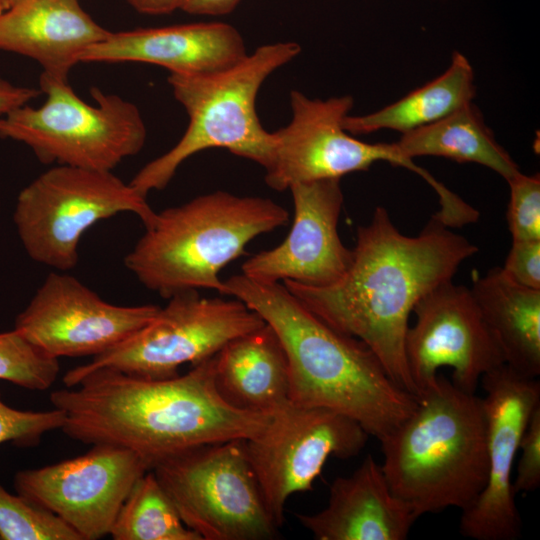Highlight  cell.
Here are the masks:
<instances>
[{
  "label": "cell",
  "instance_id": "obj_15",
  "mask_svg": "<svg viewBox=\"0 0 540 540\" xmlns=\"http://www.w3.org/2000/svg\"><path fill=\"white\" fill-rule=\"evenodd\" d=\"M486 420L487 481L477 500L462 511L459 529L475 540H515L521 518L515 502L512 472L522 434L540 406V382L506 364L480 381Z\"/></svg>",
  "mask_w": 540,
  "mask_h": 540
},
{
  "label": "cell",
  "instance_id": "obj_34",
  "mask_svg": "<svg viewBox=\"0 0 540 540\" xmlns=\"http://www.w3.org/2000/svg\"><path fill=\"white\" fill-rule=\"evenodd\" d=\"M187 0H127L139 13L149 15L168 14L182 9Z\"/></svg>",
  "mask_w": 540,
  "mask_h": 540
},
{
  "label": "cell",
  "instance_id": "obj_33",
  "mask_svg": "<svg viewBox=\"0 0 540 540\" xmlns=\"http://www.w3.org/2000/svg\"><path fill=\"white\" fill-rule=\"evenodd\" d=\"M241 0H187L182 11L193 15L221 16L231 13Z\"/></svg>",
  "mask_w": 540,
  "mask_h": 540
},
{
  "label": "cell",
  "instance_id": "obj_1",
  "mask_svg": "<svg viewBox=\"0 0 540 540\" xmlns=\"http://www.w3.org/2000/svg\"><path fill=\"white\" fill-rule=\"evenodd\" d=\"M215 355L166 379L77 366L64 374L67 388L51 392L50 402L64 411L61 430L73 440L129 449L152 468L187 448L252 438L267 425L271 411L242 410L219 394Z\"/></svg>",
  "mask_w": 540,
  "mask_h": 540
},
{
  "label": "cell",
  "instance_id": "obj_8",
  "mask_svg": "<svg viewBox=\"0 0 540 540\" xmlns=\"http://www.w3.org/2000/svg\"><path fill=\"white\" fill-rule=\"evenodd\" d=\"M246 439L187 448L151 468L201 540H269L280 528L250 465Z\"/></svg>",
  "mask_w": 540,
  "mask_h": 540
},
{
  "label": "cell",
  "instance_id": "obj_4",
  "mask_svg": "<svg viewBox=\"0 0 540 540\" xmlns=\"http://www.w3.org/2000/svg\"><path fill=\"white\" fill-rule=\"evenodd\" d=\"M381 464L399 499L418 516L468 509L487 481L482 400L438 374L414 410L380 440Z\"/></svg>",
  "mask_w": 540,
  "mask_h": 540
},
{
  "label": "cell",
  "instance_id": "obj_5",
  "mask_svg": "<svg viewBox=\"0 0 540 540\" xmlns=\"http://www.w3.org/2000/svg\"><path fill=\"white\" fill-rule=\"evenodd\" d=\"M288 221V211L269 198L217 190L156 212L124 265L166 299L200 289L224 295L220 271Z\"/></svg>",
  "mask_w": 540,
  "mask_h": 540
},
{
  "label": "cell",
  "instance_id": "obj_27",
  "mask_svg": "<svg viewBox=\"0 0 540 540\" xmlns=\"http://www.w3.org/2000/svg\"><path fill=\"white\" fill-rule=\"evenodd\" d=\"M60 370L54 358L19 330L0 333V379L34 391L49 389Z\"/></svg>",
  "mask_w": 540,
  "mask_h": 540
},
{
  "label": "cell",
  "instance_id": "obj_30",
  "mask_svg": "<svg viewBox=\"0 0 540 540\" xmlns=\"http://www.w3.org/2000/svg\"><path fill=\"white\" fill-rule=\"evenodd\" d=\"M513 491L532 492L540 485V406L532 413L522 434Z\"/></svg>",
  "mask_w": 540,
  "mask_h": 540
},
{
  "label": "cell",
  "instance_id": "obj_25",
  "mask_svg": "<svg viewBox=\"0 0 540 540\" xmlns=\"http://www.w3.org/2000/svg\"><path fill=\"white\" fill-rule=\"evenodd\" d=\"M109 536L114 540H201L184 524L152 470L131 488Z\"/></svg>",
  "mask_w": 540,
  "mask_h": 540
},
{
  "label": "cell",
  "instance_id": "obj_23",
  "mask_svg": "<svg viewBox=\"0 0 540 540\" xmlns=\"http://www.w3.org/2000/svg\"><path fill=\"white\" fill-rule=\"evenodd\" d=\"M405 158L434 156L459 163L485 166L506 181L520 171L518 164L501 146L473 102L429 125L401 134L394 142Z\"/></svg>",
  "mask_w": 540,
  "mask_h": 540
},
{
  "label": "cell",
  "instance_id": "obj_29",
  "mask_svg": "<svg viewBox=\"0 0 540 540\" xmlns=\"http://www.w3.org/2000/svg\"><path fill=\"white\" fill-rule=\"evenodd\" d=\"M64 422L65 413L61 409L18 410L5 404L0 393V444L12 442L19 447L36 446L44 434L61 429Z\"/></svg>",
  "mask_w": 540,
  "mask_h": 540
},
{
  "label": "cell",
  "instance_id": "obj_21",
  "mask_svg": "<svg viewBox=\"0 0 540 540\" xmlns=\"http://www.w3.org/2000/svg\"><path fill=\"white\" fill-rule=\"evenodd\" d=\"M215 384L230 405L269 412L289 399L288 361L267 324L228 342L215 355Z\"/></svg>",
  "mask_w": 540,
  "mask_h": 540
},
{
  "label": "cell",
  "instance_id": "obj_36",
  "mask_svg": "<svg viewBox=\"0 0 540 540\" xmlns=\"http://www.w3.org/2000/svg\"><path fill=\"white\" fill-rule=\"evenodd\" d=\"M6 10V5L4 0H0V13L4 12Z\"/></svg>",
  "mask_w": 540,
  "mask_h": 540
},
{
  "label": "cell",
  "instance_id": "obj_16",
  "mask_svg": "<svg viewBox=\"0 0 540 540\" xmlns=\"http://www.w3.org/2000/svg\"><path fill=\"white\" fill-rule=\"evenodd\" d=\"M159 309L109 303L77 278L53 271L17 316L14 328L54 358L94 357L132 336Z\"/></svg>",
  "mask_w": 540,
  "mask_h": 540
},
{
  "label": "cell",
  "instance_id": "obj_11",
  "mask_svg": "<svg viewBox=\"0 0 540 540\" xmlns=\"http://www.w3.org/2000/svg\"><path fill=\"white\" fill-rule=\"evenodd\" d=\"M367 438L357 421L332 409L290 398L272 409L265 428L246 439L245 448L276 524L284 522L289 497L311 490L330 457L356 456Z\"/></svg>",
  "mask_w": 540,
  "mask_h": 540
},
{
  "label": "cell",
  "instance_id": "obj_19",
  "mask_svg": "<svg viewBox=\"0 0 540 540\" xmlns=\"http://www.w3.org/2000/svg\"><path fill=\"white\" fill-rule=\"evenodd\" d=\"M296 517L317 540H404L419 518L394 495L372 455L332 482L324 509Z\"/></svg>",
  "mask_w": 540,
  "mask_h": 540
},
{
  "label": "cell",
  "instance_id": "obj_32",
  "mask_svg": "<svg viewBox=\"0 0 540 540\" xmlns=\"http://www.w3.org/2000/svg\"><path fill=\"white\" fill-rule=\"evenodd\" d=\"M40 89L15 85L0 77V115L27 105L41 94Z\"/></svg>",
  "mask_w": 540,
  "mask_h": 540
},
{
  "label": "cell",
  "instance_id": "obj_10",
  "mask_svg": "<svg viewBox=\"0 0 540 540\" xmlns=\"http://www.w3.org/2000/svg\"><path fill=\"white\" fill-rule=\"evenodd\" d=\"M168 300L144 327L80 366L109 367L146 379L171 378L179 375L180 366L213 357L231 340L266 323L234 297L206 298L186 291Z\"/></svg>",
  "mask_w": 540,
  "mask_h": 540
},
{
  "label": "cell",
  "instance_id": "obj_20",
  "mask_svg": "<svg viewBox=\"0 0 540 540\" xmlns=\"http://www.w3.org/2000/svg\"><path fill=\"white\" fill-rule=\"evenodd\" d=\"M110 33L79 0H23L0 13V50L28 57L60 79H68L80 55Z\"/></svg>",
  "mask_w": 540,
  "mask_h": 540
},
{
  "label": "cell",
  "instance_id": "obj_31",
  "mask_svg": "<svg viewBox=\"0 0 540 540\" xmlns=\"http://www.w3.org/2000/svg\"><path fill=\"white\" fill-rule=\"evenodd\" d=\"M503 274L511 281L540 290V239L512 240Z\"/></svg>",
  "mask_w": 540,
  "mask_h": 540
},
{
  "label": "cell",
  "instance_id": "obj_22",
  "mask_svg": "<svg viewBox=\"0 0 540 540\" xmlns=\"http://www.w3.org/2000/svg\"><path fill=\"white\" fill-rule=\"evenodd\" d=\"M470 291L496 338L504 362L517 373L540 375V290L508 279L500 267L474 276Z\"/></svg>",
  "mask_w": 540,
  "mask_h": 540
},
{
  "label": "cell",
  "instance_id": "obj_24",
  "mask_svg": "<svg viewBox=\"0 0 540 540\" xmlns=\"http://www.w3.org/2000/svg\"><path fill=\"white\" fill-rule=\"evenodd\" d=\"M474 76L467 57L455 51L444 73L373 113L348 114L343 126L352 135H366L385 129L404 134L429 125L473 102Z\"/></svg>",
  "mask_w": 540,
  "mask_h": 540
},
{
  "label": "cell",
  "instance_id": "obj_17",
  "mask_svg": "<svg viewBox=\"0 0 540 540\" xmlns=\"http://www.w3.org/2000/svg\"><path fill=\"white\" fill-rule=\"evenodd\" d=\"M289 190L294 206L289 234L278 246L247 259L242 274L268 283L332 285L347 272L353 256L338 233L344 202L340 179L297 183Z\"/></svg>",
  "mask_w": 540,
  "mask_h": 540
},
{
  "label": "cell",
  "instance_id": "obj_13",
  "mask_svg": "<svg viewBox=\"0 0 540 540\" xmlns=\"http://www.w3.org/2000/svg\"><path fill=\"white\" fill-rule=\"evenodd\" d=\"M404 350L416 396L433 385L438 370L452 369V383L475 393L483 375L505 364L501 348L470 291L446 281L414 306Z\"/></svg>",
  "mask_w": 540,
  "mask_h": 540
},
{
  "label": "cell",
  "instance_id": "obj_6",
  "mask_svg": "<svg viewBox=\"0 0 540 540\" xmlns=\"http://www.w3.org/2000/svg\"><path fill=\"white\" fill-rule=\"evenodd\" d=\"M300 51L295 42L268 43L220 71L170 73L167 80L188 115L187 128L171 149L144 165L129 183L147 197L152 190L164 189L185 160L212 148L226 149L267 170L275 138L259 120L257 95L265 80Z\"/></svg>",
  "mask_w": 540,
  "mask_h": 540
},
{
  "label": "cell",
  "instance_id": "obj_12",
  "mask_svg": "<svg viewBox=\"0 0 540 540\" xmlns=\"http://www.w3.org/2000/svg\"><path fill=\"white\" fill-rule=\"evenodd\" d=\"M353 104L350 95L319 99L292 90V117L273 132L274 157L265 170L266 184L284 191L297 183L341 179L378 161L404 167L426 180L430 173L402 156L394 142L367 143L345 130L343 122Z\"/></svg>",
  "mask_w": 540,
  "mask_h": 540
},
{
  "label": "cell",
  "instance_id": "obj_28",
  "mask_svg": "<svg viewBox=\"0 0 540 540\" xmlns=\"http://www.w3.org/2000/svg\"><path fill=\"white\" fill-rule=\"evenodd\" d=\"M510 200L507 222L512 240L540 239V175L519 172L507 181Z\"/></svg>",
  "mask_w": 540,
  "mask_h": 540
},
{
  "label": "cell",
  "instance_id": "obj_9",
  "mask_svg": "<svg viewBox=\"0 0 540 540\" xmlns=\"http://www.w3.org/2000/svg\"><path fill=\"white\" fill-rule=\"evenodd\" d=\"M124 212L138 216L144 227L156 213L146 196L112 171L56 165L21 190L13 220L32 260L67 272L78 263L83 234Z\"/></svg>",
  "mask_w": 540,
  "mask_h": 540
},
{
  "label": "cell",
  "instance_id": "obj_35",
  "mask_svg": "<svg viewBox=\"0 0 540 540\" xmlns=\"http://www.w3.org/2000/svg\"><path fill=\"white\" fill-rule=\"evenodd\" d=\"M21 1H23V0H4L5 5H6V10L8 8H10L11 6H13V5H15V4H17V3L21 2Z\"/></svg>",
  "mask_w": 540,
  "mask_h": 540
},
{
  "label": "cell",
  "instance_id": "obj_2",
  "mask_svg": "<svg viewBox=\"0 0 540 540\" xmlns=\"http://www.w3.org/2000/svg\"><path fill=\"white\" fill-rule=\"evenodd\" d=\"M449 228L432 216L418 236H406L378 206L357 228L352 261L340 280L326 287L281 283L330 326L366 344L393 382L416 395L404 350L413 308L478 251Z\"/></svg>",
  "mask_w": 540,
  "mask_h": 540
},
{
  "label": "cell",
  "instance_id": "obj_7",
  "mask_svg": "<svg viewBox=\"0 0 540 540\" xmlns=\"http://www.w3.org/2000/svg\"><path fill=\"white\" fill-rule=\"evenodd\" d=\"M39 107L24 105L0 118V136L22 142L42 163L112 171L138 154L147 130L138 107L92 87L96 105L81 99L68 79L44 73Z\"/></svg>",
  "mask_w": 540,
  "mask_h": 540
},
{
  "label": "cell",
  "instance_id": "obj_14",
  "mask_svg": "<svg viewBox=\"0 0 540 540\" xmlns=\"http://www.w3.org/2000/svg\"><path fill=\"white\" fill-rule=\"evenodd\" d=\"M148 462L119 446L95 444L85 454L36 469L18 471V494L47 509L82 540L110 534L115 518Z\"/></svg>",
  "mask_w": 540,
  "mask_h": 540
},
{
  "label": "cell",
  "instance_id": "obj_3",
  "mask_svg": "<svg viewBox=\"0 0 540 540\" xmlns=\"http://www.w3.org/2000/svg\"><path fill=\"white\" fill-rule=\"evenodd\" d=\"M224 294L244 302L275 331L295 403L345 414L378 440L414 410L417 396L393 382L366 344L330 326L283 283L241 273L224 280Z\"/></svg>",
  "mask_w": 540,
  "mask_h": 540
},
{
  "label": "cell",
  "instance_id": "obj_18",
  "mask_svg": "<svg viewBox=\"0 0 540 540\" xmlns=\"http://www.w3.org/2000/svg\"><path fill=\"white\" fill-rule=\"evenodd\" d=\"M247 54L239 31L223 22H199L111 32L88 47L79 62H141L174 74L226 69Z\"/></svg>",
  "mask_w": 540,
  "mask_h": 540
},
{
  "label": "cell",
  "instance_id": "obj_26",
  "mask_svg": "<svg viewBox=\"0 0 540 540\" xmlns=\"http://www.w3.org/2000/svg\"><path fill=\"white\" fill-rule=\"evenodd\" d=\"M0 540H82L58 516L0 484Z\"/></svg>",
  "mask_w": 540,
  "mask_h": 540
}]
</instances>
